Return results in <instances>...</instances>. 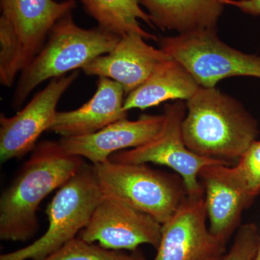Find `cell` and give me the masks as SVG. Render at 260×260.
Instances as JSON below:
<instances>
[{"label": "cell", "mask_w": 260, "mask_h": 260, "mask_svg": "<svg viewBox=\"0 0 260 260\" xmlns=\"http://www.w3.org/2000/svg\"><path fill=\"white\" fill-rule=\"evenodd\" d=\"M79 72L50 80L47 86L13 116L0 115V159L2 162L32 151L44 132L50 129L64 92L78 78Z\"/></svg>", "instance_id": "cell-8"}, {"label": "cell", "mask_w": 260, "mask_h": 260, "mask_svg": "<svg viewBox=\"0 0 260 260\" xmlns=\"http://www.w3.org/2000/svg\"><path fill=\"white\" fill-rule=\"evenodd\" d=\"M59 142L38 143L28 160L0 198V239L27 242L37 234V210L44 198L64 185L84 164Z\"/></svg>", "instance_id": "cell-1"}, {"label": "cell", "mask_w": 260, "mask_h": 260, "mask_svg": "<svg viewBox=\"0 0 260 260\" xmlns=\"http://www.w3.org/2000/svg\"><path fill=\"white\" fill-rule=\"evenodd\" d=\"M161 231L162 224L150 215L104 197L78 237L110 250H135L143 244L158 249Z\"/></svg>", "instance_id": "cell-9"}, {"label": "cell", "mask_w": 260, "mask_h": 260, "mask_svg": "<svg viewBox=\"0 0 260 260\" xmlns=\"http://www.w3.org/2000/svg\"><path fill=\"white\" fill-rule=\"evenodd\" d=\"M234 167L212 165L214 172L248 199L260 194V141L254 140Z\"/></svg>", "instance_id": "cell-19"}, {"label": "cell", "mask_w": 260, "mask_h": 260, "mask_svg": "<svg viewBox=\"0 0 260 260\" xmlns=\"http://www.w3.org/2000/svg\"><path fill=\"white\" fill-rule=\"evenodd\" d=\"M259 243L255 225L254 224L243 225L230 251L222 259L218 260H254Z\"/></svg>", "instance_id": "cell-22"}, {"label": "cell", "mask_w": 260, "mask_h": 260, "mask_svg": "<svg viewBox=\"0 0 260 260\" xmlns=\"http://www.w3.org/2000/svg\"><path fill=\"white\" fill-rule=\"evenodd\" d=\"M186 102L181 131L193 153L232 162L255 140L256 121L240 103L215 87H200Z\"/></svg>", "instance_id": "cell-2"}, {"label": "cell", "mask_w": 260, "mask_h": 260, "mask_svg": "<svg viewBox=\"0 0 260 260\" xmlns=\"http://www.w3.org/2000/svg\"><path fill=\"white\" fill-rule=\"evenodd\" d=\"M124 89L116 81L99 78L93 97L81 107L69 112H57L50 131L61 138L85 136L126 119Z\"/></svg>", "instance_id": "cell-14"}, {"label": "cell", "mask_w": 260, "mask_h": 260, "mask_svg": "<svg viewBox=\"0 0 260 260\" xmlns=\"http://www.w3.org/2000/svg\"><path fill=\"white\" fill-rule=\"evenodd\" d=\"M203 260H215V256H210V257L206 258V259Z\"/></svg>", "instance_id": "cell-25"}, {"label": "cell", "mask_w": 260, "mask_h": 260, "mask_svg": "<svg viewBox=\"0 0 260 260\" xmlns=\"http://www.w3.org/2000/svg\"><path fill=\"white\" fill-rule=\"evenodd\" d=\"M254 260H260V243L259 248H258L257 252H256L255 258H254Z\"/></svg>", "instance_id": "cell-24"}, {"label": "cell", "mask_w": 260, "mask_h": 260, "mask_svg": "<svg viewBox=\"0 0 260 260\" xmlns=\"http://www.w3.org/2000/svg\"><path fill=\"white\" fill-rule=\"evenodd\" d=\"M224 5L239 8L246 14L260 15V0H222Z\"/></svg>", "instance_id": "cell-23"}, {"label": "cell", "mask_w": 260, "mask_h": 260, "mask_svg": "<svg viewBox=\"0 0 260 260\" xmlns=\"http://www.w3.org/2000/svg\"><path fill=\"white\" fill-rule=\"evenodd\" d=\"M145 40L135 32L126 34L110 52L98 56L82 70L88 75L114 80L127 95L144 83L159 65L172 58Z\"/></svg>", "instance_id": "cell-11"}, {"label": "cell", "mask_w": 260, "mask_h": 260, "mask_svg": "<svg viewBox=\"0 0 260 260\" xmlns=\"http://www.w3.org/2000/svg\"><path fill=\"white\" fill-rule=\"evenodd\" d=\"M160 49L179 61L200 87L215 88L234 76L260 78V56L245 54L222 42L217 30L205 29L158 39Z\"/></svg>", "instance_id": "cell-6"}, {"label": "cell", "mask_w": 260, "mask_h": 260, "mask_svg": "<svg viewBox=\"0 0 260 260\" xmlns=\"http://www.w3.org/2000/svg\"><path fill=\"white\" fill-rule=\"evenodd\" d=\"M148 10L152 23L162 30L184 34L217 30L223 13L222 0H138Z\"/></svg>", "instance_id": "cell-15"}, {"label": "cell", "mask_w": 260, "mask_h": 260, "mask_svg": "<svg viewBox=\"0 0 260 260\" xmlns=\"http://www.w3.org/2000/svg\"><path fill=\"white\" fill-rule=\"evenodd\" d=\"M104 197L93 164L84 162L48 205L49 226L45 234L30 245L2 254L0 260L47 257L78 236Z\"/></svg>", "instance_id": "cell-4"}, {"label": "cell", "mask_w": 260, "mask_h": 260, "mask_svg": "<svg viewBox=\"0 0 260 260\" xmlns=\"http://www.w3.org/2000/svg\"><path fill=\"white\" fill-rule=\"evenodd\" d=\"M200 88L199 84L175 59L159 65L148 79L126 95L124 110H144L169 100H189Z\"/></svg>", "instance_id": "cell-16"}, {"label": "cell", "mask_w": 260, "mask_h": 260, "mask_svg": "<svg viewBox=\"0 0 260 260\" xmlns=\"http://www.w3.org/2000/svg\"><path fill=\"white\" fill-rule=\"evenodd\" d=\"M186 107L181 101L165 105L164 126L154 139L138 148L116 152L109 160L124 164L150 162L167 166L182 178L188 196L204 194V187L198 180L203 168L210 165L230 166L232 162L201 156L186 146L181 131Z\"/></svg>", "instance_id": "cell-7"}, {"label": "cell", "mask_w": 260, "mask_h": 260, "mask_svg": "<svg viewBox=\"0 0 260 260\" xmlns=\"http://www.w3.org/2000/svg\"><path fill=\"white\" fill-rule=\"evenodd\" d=\"M165 116H142L138 120L121 119L93 134L73 138H61L65 151L88 159L92 164L107 161L111 155L126 148L146 144L161 131Z\"/></svg>", "instance_id": "cell-12"}, {"label": "cell", "mask_w": 260, "mask_h": 260, "mask_svg": "<svg viewBox=\"0 0 260 260\" xmlns=\"http://www.w3.org/2000/svg\"><path fill=\"white\" fill-rule=\"evenodd\" d=\"M93 165L104 197L147 214L160 224L174 215L186 198L175 179L145 164L108 160Z\"/></svg>", "instance_id": "cell-5"}, {"label": "cell", "mask_w": 260, "mask_h": 260, "mask_svg": "<svg viewBox=\"0 0 260 260\" xmlns=\"http://www.w3.org/2000/svg\"><path fill=\"white\" fill-rule=\"evenodd\" d=\"M41 260H145L139 254L110 250L77 237Z\"/></svg>", "instance_id": "cell-21"}, {"label": "cell", "mask_w": 260, "mask_h": 260, "mask_svg": "<svg viewBox=\"0 0 260 260\" xmlns=\"http://www.w3.org/2000/svg\"><path fill=\"white\" fill-rule=\"evenodd\" d=\"M120 38L99 25L82 28L75 23L73 12L65 15L51 29L41 51L20 73L13 97V107H21L43 82L83 69L98 56L110 52Z\"/></svg>", "instance_id": "cell-3"}, {"label": "cell", "mask_w": 260, "mask_h": 260, "mask_svg": "<svg viewBox=\"0 0 260 260\" xmlns=\"http://www.w3.org/2000/svg\"><path fill=\"white\" fill-rule=\"evenodd\" d=\"M84 10L96 20L99 26L119 37L135 32L146 40L158 41L153 34L143 30L138 20L154 27L148 13L138 0H78Z\"/></svg>", "instance_id": "cell-18"}, {"label": "cell", "mask_w": 260, "mask_h": 260, "mask_svg": "<svg viewBox=\"0 0 260 260\" xmlns=\"http://www.w3.org/2000/svg\"><path fill=\"white\" fill-rule=\"evenodd\" d=\"M76 6L75 0H0L1 16L18 38L25 68L44 47L56 22Z\"/></svg>", "instance_id": "cell-13"}, {"label": "cell", "mask_w": 260, "mask_h": 260, "mask_svg": "<svg viewBox=\"0 0 260 260\" xmlns=\"http://www.w3.org/2000/svg\"><path fill=\"white\" fill-rule=\"evenodd\" d=\"M204 194L188 196L162 224V235L154 260H203L215 256L220 243L206 227Z\"/></svg>", "instance_id": "cell-10"}, {"label": "cell", "mask_w": 260, "mask_h": 260, "mask_svg": "<svg viewBox=\"0 0 260 260\" xmlns=\"http://www.w3.org/2000/svg\"><path fill=\"white\" fill-rule=\"evenodd\" d=\"M211 166L203 168L200 179L206 194L205 199L210 219L209 232L222 242L239 222L243 210L252 201L218 177Z\"/></svg>", "instance_id": "cell-17"}, {"label": "cell", "mask_w": 260, "mask_h": 260, "mask_svg": "<svg viewBox=\"0 0 260 260\" xmlns=\"http://www.w3.org/2000/svg\"><path fill=\"white\" fill-rule=\"evenodd\" d=\"M21 46L6 19L0 17V83L11 88L25 68Z\"/></svg>", "instance_id": "cell-20"}]
</instances>
